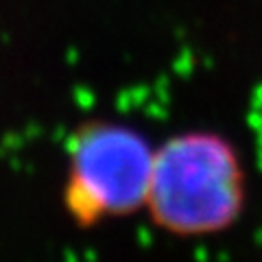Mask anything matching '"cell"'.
<instances>
[{
    "mask_svg": "<svg viewBox=\"0 0 262 262\" xmlns=\"http://www.w3.org/2000/svg\"><path fill=\"white\" fill-rule=\"evenodd\" d=\"M247 175L234 144L208 131H188L153 151L144 212L155 227L182 238L219 234L241 219Z\"/></svg>",
    "mask_w": 262,
    "mask_h": 262,
    "instance_id": "obj_1",
    "label": "cell"
},
{
    "mask_svg": "<svg viewBox=\"0 0 262 262\" xmlns=\"http://www.w3.org/2000/svg\"><path fill=\"white\" fill-rule=\"evenodd\" d=\"M153 151L149 142L120 122H88L68 146L63 201L79 225L127 216L144 210Z\"/></svg>",
    "mask_w": 262,
    "mask_h": 262,
    "instance_id": "obj_2",
    "label": "cell"
}]
</instances>
